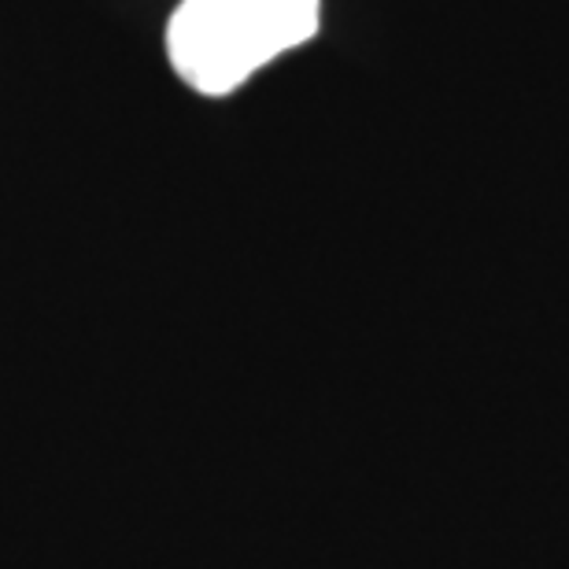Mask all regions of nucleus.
Instances as JSON below:
<instances>
[{
    "label": "nucleus",
    "mask_w": 569,
    "mask_h": 569,
    "mask_svg": "<svg viewBox=\"0 0 569 569\" xmlns=\"http://www.w3.org/2000/svg\"><path fill=\"white\" fill-rule=\"evenodd\" d=\"M322 0H181L167 22V60L189 89L226 97L318 33Z\"/></svg>",
    "instance_id": "f257e3e1"
}]
</instances>
